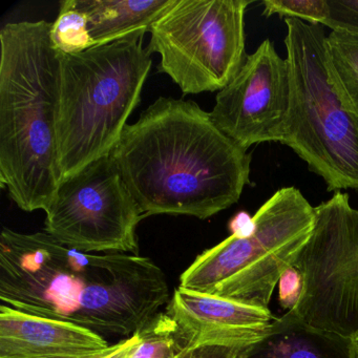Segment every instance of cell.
Wrapping results in <instances>:
<instances>
[{"instance_id":"obj_21","label":"cell","mask_w":358,"mask_h":358,"mask_svg":"<svg viewBox=\"0 0 358 358\" xmlns=\"http://www.w3.org/2000/svg\"><path fill=\"white\" fill-rule=\"evenodd\" d=\"M246 345H209L192 348L178 358H236Z\"/></svg>"},{"instance_id":"obj_14","label":"cell","mask_w":358,"mask_h":358,"mask_svg":"<svg viewBox=\"0 0 358 358\" xmlns=\"http://www.w3.org/2000/svg\"><path fill=\"white\" fill-rule=\"evenodd\" d=\"M176 0H73L87 16L96 45H108L133 35L144 36Z\"/></svg>"},{"instance_id":"obj_7","label":"cell","mask_w":358,"mask_h":358,"mask_svg":"<svg viewBox=\"0 0 358 358\" xmlns=\"http://www.w3.org/2000/svg\"><path fill=\"white\" fill-rule=\"evenodd\" d=\"M250 0H176L150 29L148 50L183 95L220 92L242 69Z\"/></svg>"},{"instance_id":"obj_20","label":"cell","mask_w":358,"mask_h":358,"mask_svg":"<svg viewBox=\"0 0 358 358\" xmlns=\"http://www.w3.org/2000/svg\"><path fill=\"white\" fill-rule=\"evenodd\" d=\"M278 286L280 306L290 311L297 305L303 292V278L299 270L294 266L289 268L282 274Z\"/></svg>"},{"instance_id":"obj_9","label":"cell","mask_w":358,"mask_h":358,"mask_svg":"<svg viewBox=\"0 0 358 358\" xmlns=\"http://www.w3.org/2000/svg\"><path fill=\"white\" fill-rule=\"evenodd\" d=\"M45 213V232L70 248L139 255L144 215L110 154L62 180Z\"/></svg>"},{"instance_id":"obj_8","label":"cell","mask_w":358,"mask_h":358,"mask_svg":"<svg viewBox=\"0 0 358 358\" xmlns=\"http://www.w3.org/2000/svg\"><path fill=\"white\" fill-rule=\"evenodd\" d=\"M294 267L303 292L291 311L320 330L358 336V209L347 194L334 192L315 207L313 231Z\"/></svg>"},{"instance_id":"obj_2","label":"cell","mask_w":358,"mask_h":358,"mask_svg":"<svg viewBox=\"0 0 358 358\" xmlns=\"http://www.w3.org/2000/svg\"><path fill=\"white\" fill-rule=\"evenodd\" d=\"M110 155L144 217L206 220L238 203L250 184L248 150L194 101L158 98Z\"/></svg>"},{"instance_id":"obj_12","label":"cell","mask_w":358,"mask_h":358,"mask_svg":"<svg viewBox=\"0 0 358 358\" xmlns=\"http://www.w3.org/2000/svg\"><path fill=\"white\" fill-rule=\"evenodd\" d=\"M110 345L104 336L79 324L0 306V358L85 355Z\"/></svg>"},{"instance_id":"obj_1","label":"cell","mask_w":358,"mask_h":358,"mask_svg":"<svg viewBox=\"0 0 358 358\" xmlns=\"http://www.w3.org/2000/svg\"><path fill=\"white\" fill-rule=\"evenodd\" d=\"M0 299L24 313L127 338L171 301L164 273L148 257L83 252L45 231L6 227L0 236Z\"/></svg>"},{"instance_id":"obj_10","label":"cell","mask_w":358,"mask_h":358,"mask_svg":"<svg viewBox=\"0 0 358 358\" xmlns=\"http://www.w3.org/2000/svg\"><path fill=\"white\" fill-rule=\"evenodd\" d=\"M290 100L286 58L265 39L247 56L234 80L217 93L209 113L225 135L248 150L255 144L284 142Z\"/></svg>"},{"instance_id":"obj_25","label":"cell","mask_w":358,"mask_h":358,"mask_svg":"<svg viewBox=\"0 0 358 358\" xmlns=\"http://www.w3.org/2000/svg\"><path fill=\"white\" fill-rule=\"evenodd\" d=\"M352 358H358V336L352 339Z\"/></svg>"},{"instance_id":"obj_22","label":"cell","mask_w":358,"mask_h":358,"mask_svg":"<svg viewBox=\"0 0 358 358\" xmlns=\"http://www.w3.org/2000/svg\"><path fill=\"white\" fill-rule=\"evenodd\" d=\"M133 338L134 335L129 337V338H125L123 341H119V343H114V345H110L108 349L103 350L101 352H97V353L85 354V355L57 356V357L49 358H112L117 355V354L120 353L125 348L129 347L131 341H133Z\"/></svg>"},{"instance_id":"obj_16","label":"cell","mask_w":358,"mask_h":358,"mask_svg":"<svg viewBox=\"0 0 358 358\" xmlns=\"http://www.w3.org/2000/svg\"><path fill=\"white\" fill-rule=\"evenodd\" d=\"M327 49L343 93L358 110V32L331 31Z\"/></svg>"},{"instance_id":"obj_23","label":"cell","mask_w":358,"mask_h":358,"mask_svg":"<svg viewBox=\"0 0 358 358\" xmlns=\"http://www.w3.org/2000/svg\"><path fill=\"white\" fill-rule=\"evenodd\" d=\"M230 230L232 234H238V236H246L250 234L253 228V217H250L248 213H238L230 222Z\"/></svg>"},{"instance_id":"obj_3","label":"cell","mask_w":358,"mask_h":358,"mask_svg":"<svg viewBox=\"0 0 358 358\" xmlns=\"http://www.w3.org/2000/svg\"><path fill=\"white\" fill-rule=\"evenodd\" d=\"M52 24L0 30V183L22 210H47L62 182L57 112L60 52Z\"/></svg>"},{"instance_id":"obj_19","label":"cell","mask_w":358,"mask_h":358,"mask_svg":"<svg viewBox=\"0 0 358 358\" xmlns=\"http://www.w3.org/2000/svg\"><path fill=\"white\" fill-rule=\"evenodd\" d=\"M330 15L324 27L358 32V0H329Z\"/></svg>"},{"instance_id":"obj_17","label":"cell","mask_w":358,"mask_h":358,"mask_svg":"<svg viewBox=\"0 0 358 358\" xmlns=\"http://www.w3.org/2000/svg\"><path fill=\"white\" fill-rule=\"evenodd\" d=\"M59 7L58 17L52 22L51 39L54 47L60 53L68 55L95 47L87 16L75 7L73 0H64Z\"/></svg>"},{"instance_id":"obj_15","label":"cell","mask_w":358,"mask_h":358,"mask_svg":"<svg viewBox=\"0 0 358 358\" xmlns=\"http://www.w3.org/2000/svg\"><path fill=\"white\" fill-rule=\"evenodd\" d=\"M137 345L127 358H178L189 350V341L166 311L158 312L136 333Z\"/></svg>"},{"instance_id":"obj_18","label":"cell","mask_w":358,"mask_h":358,"mask_svg":"<svg viewBox=\"0 0 358 358\" xmlns=\"http://www.w3.org/2000/svg\"><path fill=\"white\" fill-rule=\"evenodd\" d=\"M263 15L299 20L311 24L324 26L330 15L329 0H265Z\"/></svg>"},{"instance_id":"obj_4","label":"cell","mask_w":358,"mask_h":358,"mask_svg":"<svg viewBox=\"0 0 358 358\" xmlns=\"http://www.w3.org/2000/svg\"><path fill=\"white\" fill-rule=\"evenodd\" d=\"M143 41L144 36L133 35L81 53H60L57 145L62 181L116 148L152 70V54Z\"/></svg>"},{"instance_id":"obj_5","label":"cell","mask_w":358,"mask_h":358,"mask_svg":"<svg viewBox=\"0 0 358 358\" xmlns=\"http://www.w3.org/2000/svg\"><path fill=\"white\" fill-rule=\"evenodd\" d=\"M291 100L289 146L328 192L358 190V110L333 70L324 27L285 20Z\"/></svg>"},{"instance_id":"obj_6","label":"cell","mask_w":358,"mask_h":358,"mask_svg":"<svg viewBox=\"0 0 358 358\" xmlns=\"http://www.w3.org/2000/svg\"><path fill=\"white\" fill-rule=\"evenodd\" d=\"M315 207L294 186L274 192L253 215L246 236H231L205 250L180 278L181 288L268 309L282 274L309 240Z\"/></svg>"},{"instance_id":"obj_24","label":"cell","mask_w":358,"mask_h":358,"mask_svg":"<svg viewBox=\"0 0 358 358\" xmlns=\"http://www.w3.org/2000/svg\"><path fill=\"white\" fill-rule=\"evenodd\" d=\"M137 341H138L137 334H134L133 341H131V345H129V347L125 348V349L122 350V351H121L120 353L117 354V355H115L114 357H112V358H127V357H129V353H131V352L133 351L134 348H135V345H137Z\"/></svg>"},{"instance_id":"obj_13","label":"cell","mask_w":358,"mask_h":358,"mask_svg":"<svg viewBox=\"0 0 358 358\" xmlns=\"http://www.w3.org/2000/svg\"><path fill=\"white\" fill-rule=\"evenodd\" d=\"M236 358H352V339L310 326L290 310Z\"/></svg>"},{"instance_id":"obj_11","label":"cell","mask_w":358,"mask_h":358,"mask_svg":"<svg viewBox=\"0 0 358 358\" xmlns=\"http://www.w3.org/2000/svg\"><path fill=\"white\" fill-rule=\"evenodd\" d=\"M165 311L185 333L189 349L209 345H249L276 320L269 309L181 287L176 289Z\"/></svg>"}]
</instances>
